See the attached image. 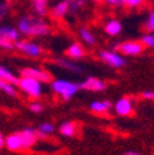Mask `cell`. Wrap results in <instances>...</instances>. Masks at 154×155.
Segmentation results:
<instances>
[{"instance_id":"6da1fadb","label":"cell","mask_w":154,"mask_h":155,"mask_svg":"<svg viewBox=\"0 0 154 155\" xmlns=\"http://www.w3.org/2000/svg\"><path fill=\"white\" fill-rule=\"evenodd\" d=\"M17 29L19 35L26 38H43L51 33V25L43 17H38L33 14H25L19 17L17 21Z\"/></svg>"},{"instance_id":"7a4b0ae2","label":"cell","mask_w":154,"mask_h":155,"mask_svg":"<svg viewBox=\"0 0 154 155\" xmlns=\"http://www.w3.org/2000/svg\"><path fill=\"white\" fill-rule=\"evenodd\" d=\"M17 87H18V90H21L22 93H25L26 96L32 97V98H39L43 94V82L29 76L18 78Z\"/></svg>"},{"instance_id":"3957f363","label":"cell","mask_w":154,"mask_h":155,"mask_svg":"<svg viewBox=\"0 0 154 155\" xmlns=\"http://www.w3.org/2000/svg\"><path fill=\"white\" fill-rule=\"evenodd\" d=\"M51 90L54 91L56 94L63 97V100L68 101L79 90V84L70 81H65V79H56V81L51 82Z\"/></svg>"},{"instance_id":"277c9868","label":"cell","mask_w":154,"mask_h":155,"mask_svg":"<svg viewBox=\"0 0 154 155\" xmlns=\"http://www.w3.org/2000/svg\"><path fill=\"white\" fill-rule=\"evenodd\" d=\"M14 48H17L19 53L28 55V57L32 58H38L43 54V48L42 46L39 45L35 40H31V39H24V40H17L14 43Z\"/></svg>"},{"instance_id":"5b68a950","label":"cell","mask_w":154,"mask_h":155,"mask_svg":"<svg viewBox=\"0 0 154 155\" xmlns=\"http://www.w3.org/2000/svg\"><path fill=\"white\" fill-rule=\"evenodd\" d=\"M99 58L112 68H122L126 64V60L122 57V54L114 50H101L99 53Z\"/></svg>"},{"instance_id":"8992f818","label":"cell","mask_w":154,"mask_h":155,"mask_svg":"<svg viewBox=\"0 0 154 155\" xmlns=\"http://www.w3.org/2000/svg\"><path fill=\"white\" fill-rule=\"evenodd\" d=\"M143 48H145V46L138 40H126V42L117 45L118 53L124 55H138L143 51Z\"/></svg>"},{"instance_id":"52a82bcc","label":"cell","mask_w":154,"mask_h":155,"mask_svg":"<svg viewBox=\"0 0 154 155\" xmlns=\"http://www.w3.org/2000/svg\"><path fill=\"white\" fill-rule=\"evenodd\" d=\"M19 136V140H21V147L22 150H28L31 148L32 145H35L36 140H38V134H36V129L33 127H25L21 132H17Z\"/></svg>"},{"instance_id":"ba28073f","label":"cell","mask_w":154,"mask_h":155,"mask_svg":"<svg viewBox=\"0 0 154 155\" xmlns=\"http://www.w3.org/2000/svg\"><path fill=\"white\" fill-rule=\"evenodd\" d=\"M49 15L54 21H58V19H63L68 15V4L67 0H57L53 6L49 10Z\"/></svg>"},{"instance_id":"9c48e42d","label":"cell","mask_w":154,"mask_h":155,"mask_svg":"<svg viewBox=\"0 0 154 155\" xmlns=\"http://www.w3.org/2000/svg\"><path fill=\"white\" fill-rule=\"evenodd\" d=\"M21 74H22V76L33 78V79H38V81H40V82H49L50 81V75L39 67H26L21 71Z\"/></svg>"},{"instance_id":"30bf717a","label":"cell","mask_w":154,"mask_h":155,"mask_svg":"<svg viewBox=\"0 0 154 155\" xmlns=\"http://www.w3.org/2000/svg\"><path fill=\"white\" fill-rule=\"evenodd\" d=\"M29 7L33 15L38 17H46L50 10V3L49 0H31L29 2Z\"/></svg>"},{"instance_id":"8fae6325","label":"cell","mask_w":154,"mask_h":155,"mask_svg":"<svg viewBox=\"0 0 154 155\" xmlns=\"http://www.w3.org/2000/svg\"><path fill=\"white\" fill-rule=\"evenodd\" d=\"M0 38L7 40L10 43H15L17 40H19L21 35H19L17 26L13 25H0Z\"/></svg>"},{"instance_id":"7c38bea8","label":"cell","mask_w":154,"mask_h":155,"mask_svg":"<svg viewBox=\"0 0 154 155\" xmlns=\"http://www.w3.org/2000/svg\"><path fill=\"white\" fill-rule=\"evenodd\" d=\"M79 89L84 90H92V91H103L106 89V83L99 79V78H87L82 83H79Z\"/></svg>"},{"instance_id":"4fadbf2b","label":"cell","mask_w":154,"mask_h":155,"mask_svg":"<svg viewBox=\"0 0 154 155\" xmlns=\"http://www.w3.org/2000/svg\"><path fill=\"white\" fill-rule=\"evenodd\" d=\"M115 111L118 115H129L133 111V105H132V100L129 97H122L115 103Z\"/></svg>"},{"instance_id":"5bb4252c","label":"cell","mask_w":154,"mask_h":155,"mask_svg":"<svg viewBox=\"0 0 154 155\" xmlns=\"http://www.w3.org/2000/svg\"><path fill=\"white\" fill-rule=\"evenodd\" d=\"M104 31L108 36H118L122 32V24L117 18H110L104 24Z\"/></svg>"},{"instance_id":"9a60e30c","label":"cell","mask_w":154,"mask_h":155,"mask_svg":"<svg viewBox=\"0 0 154 155\" xmlns=\"http://www.w3.org/2000/svg\"><path fill=\"white\" fill-rule=\"evenodd\" d=\"M4 147H7L10 151H21L22 147H21V140H19L18 133H13V134L7 136L4 139Z\"/></svg>"},{"instance_id":"2e32d148","label":"cell","mask_w":154,"mask_h":155,"mask_svg":"<svg viewBox=\"0 0 154 155\" xmlns=\"http://www.w3.org/2000/svg\"><path fill=\"white\" fill-rule=\"evenodd\" d=\"M89 0H67L68 4V15L72 14H78L86 7Z\"/></svg>"},{"instance_id":"e0dca14e","label":"cell","mask_w":154,"mask_h":155,"mask_svg":"<svg viewBox=\"0 0 154 155\" xmlns=\"http://www.w3.org/2000/svg\"><path fill=\"white\" fill-rule=\"evenodd\" d=\"M67 55L72 60H80L85 55V48L79 43H72L70 47L67 48Z\"/></svg>"},{"instance_id":"ac0fdd59","label":"cell","mask_w":154,"mask_h":155,"mask_svg":"<svg viewBox=\"0 0 154 155\" xmlns=\"http://www.w3.org/2000/svg\"><path fill=\"white\" fill-rule=\"evenodd\" d=\"M0 91H3L7 96H11V97L18 96V87H17V84L13 83V82L4 81V79H0Z\"/></svg>"},{"instance_id":"d6986e66","label":"cell","mask_w":154,"mask_h":155,"mask_svg":"<svg viewBox=\"0 0 154 155\" xmlns=\"http://www.w3.org/2000/svg\"><path fill=\"white\" fill-rule=\"evenodd\" d=\"M56 64H57L58 67L64 68V69H68V71H72V72H82V68H80L78 64H75L74 61L68 60V58H57V60H56Z\"/></svg>"},{"instance_id":"ffe728a7","label":"cell","mask_w":154,"mask_h":155,"mask_svg":"<svg viewBox=\"0 0 154 155\" xmlns=\"http://www.w3.org/2000/svg\"><path fill=\"white\" fill-rule=\"evenodd\" d=\"M79 38H80L82 42L86 43V45H89V46H93L94 43H96V38H94L93 32H92L90 29L85 28V26L79 28Z\"/></svg>"},{"instance_id":"44dd1931","label":"cell","mask_w":154,"mask_h":155,"mask_svg":"<svg viewBox=\"0 0 154 155\" xmlns=\"http://www.w3.org/2000/svg\"><path fill=\"white\" fill-rule=\"evenodd\" d=\"M112 108V103L108 100L104 101H93L90 104V110L94 111V112H107Z\"/></svg>"},{"instance_id":"7402d4cb","label":"cell","mask_w":154,"mask_h":155,"mask_svg":"<svg viewBox=\"0 0 154 155\" xmlns=\"http://www.w3.org/2000/svg\"><path fill=\"white\" fill-rule=\"evenodd\" d=\"M54 130H56V127L51 122H43L39 125L38 130H36V134H38V137H45L47 134H51Z\"/></svg>"},{"instance_id":"603a6c76","label":"cell","mask_w":154,"mask_h":155,"mask_svg":"<svg viewBox=\"0 0 154 155\" xmlns=\"http://www.w3.org/2000/svg\"><path fill=\"white\" fill-rule=\"evenodd\" d=\"M0 79L13 82V83H15V84H17V82H18V78H17L11 71H9V69H7L4 65H2V64H0Z\"/></svg>"},{"instance_id":"cb8c5ba5","label":"cell","mask_w":154,"mask_h":155,"mask_svg":"<svg viewBox=\"0 0 154 155\" xmlns=\"http://www.w3.org/2000/svg\"><path fill=\"white\" fill-rule=\"evenodd\" d=\"M143 28L146 29V32H154V8H151L147 13L143 22Z\"/></svg>"},{"instance_id":"d4e9b609","label":"cell","mask_w":154,"mask_h":155,"mask_svg":"<svg viewBox=\"0 0 154 155\" xmlns=\"http://www.w3.org/2000/svg\"><path fill=\"white\" fill-rule=\"evenodd\" d=\"M60 132L67 137H72L75 134V125L72 122H64L60 126Z\"/></svg>"},{"instance_id":"484cf974","label":"cell","mask_w":154,"mask_h":155,"mask_svg":"<svg viewBox=\"0 0 154 155\" xmlns=\"http://www.w3.org/2000/svg\"><path fill=\"white\" fill-rule=\"evenodd\" d=\"M145 4H146V0H122V7H126V8H131V10L140 8Z\"/></svg>"},{"instance_id":"4316f807","label":"cell","mask_w":154,"mask_h":155,"mask_svg":"<svg viewBox=\"0 0 154 155\" xmlns=\"http://www.w3.org/2000/svg\"><path fill=\"white\" fill-rule=\"evenodd\" d=\"M140 43L145 46V47L154 48V32H147V33H145V35L142 36Z\"/></svg>"},{"instance_id":"83f0119b","label":"cell","mask_w":154,"mask_h":155,"mask_svg":"<svg viewBox=\"0 0 154 155\" xmlns=\"http://www.w3.org/2000/svg\"><path fill=\"white\" fill-rule=\"evenodd\" d=\"M10 14V4L7 0H0V22L6 19Z\"/></svg>"},{"instance_id":"f1b7e54d","label":"cell","mask_w":154,"mask_h":155,"mask_svg":"<svg viewBox=\"0 0 154 155\" xmlns=\"http://www.w3.org/2000/svg\"><path fill=\"white\" fill-rule=\"evenodd\" d=\"M103 4L111 7V8H118V7H122V0H100Z\"/></svg>"},{"instance_id":"f546056e","label":"cell","mask_w":154,"mask_h":155,"mask_svg":"<svg viewBox=\"0 0 154 155\" xmlns=\"http://www.w3.org/2000/svg\"><path fill=\"white\" fill-rule=\"evenodd\" d=\"M29 110L35 114H40L43 111V105L40 103H38V101H33V103L29 104Z\"/></svg>"},{"instance_id":"4dcf8cb0","label":"cell","mask_w":154,"mask_h":155,"mask_svg":"<svg viewBox=\"0 0 154 155\" xmlns=\"http://www.w3.org/2000/svg\"><path fill=\"white\" fill-rule=\"evenodd\" d=\"M0 50H14V43H10L0 38Z\"/></svg>"},{"instance_id":"1f68e13d","label":"cell","mask_w":154,"mask_h":155,"mask_svg":"<svg viewBox=\"0 0 154 155\" xmlns=\"http://www.w3.org/2000/svg\"><path fill=\"white\" fill-rule=\"evenodd\" d=\"M142 97H145L147 100H154V91H143Z\"/></svg>"},{"instance_id":"d6a6232c","label":"cell","mask_w":154,"mask_h":155,"mask_svg":"<svg viewBox=\"0 0 154 155\" xmlns=\"http://www.w3.org/2000/svg\"><path fill=\"white\" fill-rule=\"evenodd\" d=\"M4 147V137H3V134L0 133V148H3Z\"/></svg>"},{"instance_id":"836d02e7","label":"cell","mask_w":154,"mask_h":155,"mask_svg":"<svg viewBox=\"0 0 154 155\" xmlns=\"http://www.w3.org/2000/svg\"><path fill=\"white\" fill-rule=\"evenodd\" d=\"M122 155H139V152H136V151H126V152H124Z\"/></svg>"}]
</instances>
